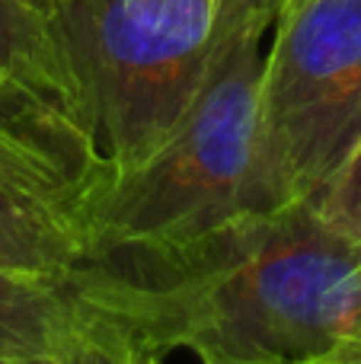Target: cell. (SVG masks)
<instances>
[{"instance_id":"obj_8","label":"cell","mask_w":361,"mask_h":364,"mask_svg":"<svg viewBox=\"0 0 361 364\" xmlns=\"http://www.w3.org/2000/svg\"><path fill=\"white\" fill-rule=\"evenodd\" d=\"M311 205L326 227L361 250V141Z\"/></svg>"},{"instance_id":"obj_11","label":"cell","mask_w":361,"mask_h":364,"mask_svg":"<svg viewBox=\"0 0 361 364\" xmlns=\"http://www.w3.org/2000/svg\"><path fill=\"white\" fill-rule=\"evenodd\" d=\"M109 358V355H106ZM0 364H45V361H19V358H0ZM90 364H102V358H96V361H90Z\"/></svg>"},{"instance_id":"obj_4","label":"cell","mask_w":361,"mask_h":364,"mask_svg":"<svg viewBox=\"0 0 361 364\" xmlns=\"http://www.w3.org/2000/svg\"><path fill=\"white\" fill-rule=\"evenodd\" d=\"M221 0H61L55 19L115 179L173 134L205 80Z\"/></svg>"},{"instance_id":"obj_3","label":"cell","mask_w":361,"mask_h":364,"mask_svg":"<svg viewBox=\"0 0 361 364\" xmlns=\"http://www.w3.org/2000/svg\"><path fill=\"white\" fill-rule=\"evenodd\" d=\"M361 141V0H279L249 214L307 205Z\"/></svg>"},{"instance_id":"obj_14","label":"cell","mask_w":361,"mask_h":364,"mask_svg":"<svg viewBox=\"0 0 361 364\" xmlns=\"http://www.w3.org/2000/svg\"><path fill=\"white\" fill-rule=\"evenodd\" d=\"M58 4H61V0H58Z\"/></svg>"},{"instance_id":"obj_1","label":"cell","mask_w":361,"mask_h":364,"mask_svg":"<svg viewBox=\"0 0 361 364\" xmlns=\"http://www.w3.org/2000/svg\"><path fill=\"white\" fill-rule=\"evenodd\" d=\"M83 282L131 342L198 364H317L361 336V250L311 201L249 214L157 272Z\"/></svg>"},{"instance_id":"obj_2","label":"cell","mask_w":361,"mask_h":364,"mask_svg":"<svg viewBox=\"0 0 361 364\" xmlns=\"http://www.w3.org/2000/svg\"><path fill=\"white\" fill-rule=\"evenodd\" d=\"M275 13L279 0H221L202 87L170 138L138 170L112 182L90 269L157 272L249 218Z\"/></svg>"},{"instance_id":"obj_7","label":"cell","mask_w":361,"mask_h":364,"mask_svg":"<svg viewBox=\"0 0 361 364\" xmlns=\"http://www.w3.org/2000/svg\"><path fill=\"white\" fill-rule=\"evenodd\" d=\"M0 87L51 96L93 119L55 10H45L36 0H0Z\"/></svg>"},{"instance_id":"obj_5","label":"cell","mask_w":361,"mask_h":364,"mask_svg":"<svg viewBox=\"0 0 361 364\" xmlns=\"http://www.w3.org/2000/svg\"><path fill=\"white\" fill-rule=\"evenodd\" d=\"M115 166L87 112L0 87V269L80 278Z\"/></svg>"},{"instance_id":"obj_10","label":"cell","mask_w":361,"mask_h":364,"mask_svg":"<svg viewBox=\"0 0 361 364\" xmlns=\"http://www.w3.org/2000/svg\"><path fill=\"white\" fill-rule=\"evenodd\" d=\"M317 364H361V342L352 339L345 346H339L336 352H330L326 358H320Z\"/></svg>"},{"instance_id":"obj_6","label":"cell","mask_w":361,"mask_h":364,"mask_svg":"<svg viewBox=\"0 0 361 364\" xmlns=\"http://www.w3.org/2000/svg\"><path fill=\"white\" fill-rule=\"evenodd\" d=\"M128 339L83 278L0 269V358L90 364Z\"/></svg>"},{"instance_id":"obj_12","label":"cell","mask_w":361,"mask_h":364,"mask_svg":"<svg viewBox=\"0 0 361 364\" xmlns=\"http://www.w3.org/2000/svg\"><path fill=\"white\" fill-rule=\"evenodd\" d=\"M36 4H38V6H45V10H55L58 0H36Z\"/></svg>"},{"instance_id":"obj_9","label":"cell","mask_w":361,"mask_h":364,"mask_svg":"<svg viewBox=\"0 0 361 364\" xmlns=\"http://www.w3.org/2000/svg\"><path fill=\"white\" fill-rule=\"evenodd\" d=\"M102 364H166V355H160V352H153V348L138 346V342L128 339L119 352L102 358Z\"/></svg>"},{"instance_id":"obj_13","label":"cell","mask_w":361,"mask_h":364,"mask_svg":"<svg viewBox=\"0 0 361 364\" xmlns=\"http://www.w3.org/2000/svg\"><path fill=\"white\" fill-rule=\"evenodd\" d=\"M358 342H361V336H358Z\"/></svg>"}]
</instances>
